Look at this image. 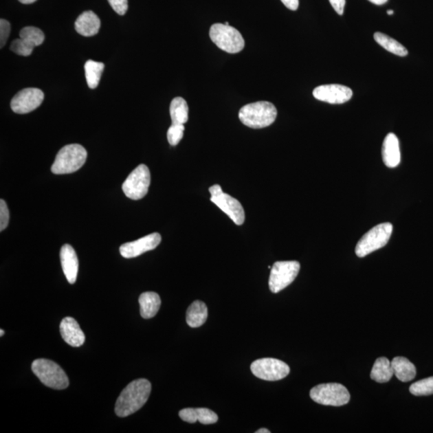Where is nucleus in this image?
Listing matches in <instances>:
<instances>
[{
	"instance_id": "nucleus-1",
	"label": "nucleus",
	"mask_w": 433,
	"mask_h": 433,
	"mask_svg": "<svg viewBox=\"0 0 433 433\" xmlns=\"http://www.w3.org/2000/svg\"><path fill=\"white\" fill-rule=\"evenodd\" d=\"M151 389V382L146 379H138L130 383L115 403V414L119 417H126L137 412L147 402Z\"/></svg>"
},
{
	"instance_id": "nucleus-2",
	"label": "nucleus",
	"mask_w": 433,
	"mask_h": 433,
	"mask_svg": "<svg viewBox=\"0 0 433 433\" xmlns=\"http://www.w3.org/2000/svg\"><path fill=\"white\" fill-rule=\"evenodd\" d=\"M238 118L245 126L263 129L276 122L277 109L276 106L268 101H258L243 106L239 111Z\"/></svg>"
},
{
	"instance_id": "nucleus-3",
	"label": "nucleus",
	"mask_w": 433,
	"mask_h": 433,
	"mask_svg": "<svg viewBox=\"0 0 433 433\" xmlns=\"http://www.w3.org/2000/svg\"><path fill=\"white\" fill-rule=\"evenodd\" d=\"M88 153L80 144H67L57 153L51 170L54 175H58L76 172L85 165Z\"/></svg>"
},
{
	"instance_id": "nucleus-4",
	"label": "nucleus",
	"mask_w": 433,
	"mask_h": 433,
	"mask_svg": "<svg viewBox=\"0 0 433 433\" xmlns=\"http://www.w3.org/2000/svg\"><path fill=\"white\" fill-rule=\"evenodd\" d=\"M32 370L41 381L48 388L62 390L69 387V380L65 370L52 360L36 359L33 361Z\"/></svg>"
},
{
	"instance_id": "nucleus-5",
	"label": "nucleus",
	"mask_w": 433,
	"mask_h": 433,
	"mask_svg": "<svg viewBox=\"0 0 433 433\" xmlns=\"http://www.w3.org/2000/svg\"><path fill=\"white\" fill-rule=\"evenodd\" d=\"M210 37L220 49L230 54L243 50L245 41L237 29L223 23H214L211 26Z\"/></svg>"
},
{
	"instance_id": "nucleus-6",
	"label": "nucleus",
	"mask_w": 433,
	"mask_h": 433,
	"mask_svg": "<svg viewBox=\"0 0 433 433\" xmlns=\"http://www.w3.org/2000/svg\"><path fill=\"white\" fill-rule=\"evenodd\" d=\"M393 226L385 223L375 226L366 233L355 247V254L359 258L367 256L386 245L392 233Z\"/></svg>"
},
{
	"instance_id": "nucleus-7",
	"label": "nucleus",
	"mask_w": 433,
	"mask_h": 433,
	"mask_svg": "<svg viewBox=\"0 0 433 433\" xmlns=\"http://www.w3.org/2000/svg\"><path fill=\"white\" fill-rule=\"evenodd\" d=\"M310 397L322 406L340 407L350 401V393L344 385L337 383L322 384L313 388Z\"/></svg>"
},
{
	"instance_id": "nucleus-8",
	"label": "nucleus",
	"mask_w": 433,
	"mask_h": 433,
	"mask_svg": "<svg viewBox=\"0 0 433 433\" xmlns=\"http://www.w3.org/2000/svg\"><path fill=\"white\" fill-rule=\"evenodd\" d=\"M300 271L297 261H279L273 265L269 278V290L278 293L290 285Z\"/></svg>"
},
{
	"instance_id": "nucleus-9",
	"label": "nucleus",
	"mask_w": 433,
	"mask_h": 433,
	"mask_svg": "<svg viewBox=\"0 0 433 433\" xmlns=\"http://www.w3.org/2000/svg\"><path fill=\"white\" fill-rule=\"evenodd\" d=\"M151 176L146 165L138 166L123 183L122 190L129 199L139 200L147 195Z\"/></svg>"
},
{
	"instance_id": "nucleus-10",
	"label": "nucleus",
	"mask_w": 433,
	"mask_h": 433,
	"mask_svg": "<svg viewBox=\"0 0 433 433\" xmlns=\"http://www.w3.org/2000/svg\"><path fill=\"white\" fill-rule=\"evenodd\" d=\"M250 370L255 377L267 381H277L290 373V368L285 362L273 358L255 360L250 366Z\"/></svg>"
},
{
	"instance_id": "nucleus-11",
	"label": "nucleus",
	"mask_w": 433,
	"mask_h": 433,
	"mask_svg": "<svg viewBox=\"0 0 433 433\" xmlns=\"http://www.w3.org/2000/svg\"><path fill=\"white\" fill-rule=\"evenodd\" d=\"M45 99L42 90L36 88H28L19 91L14 96L11 102V108L14 113L26 114L38 108Z\"/></svg>"
},
{
	"instance_id": "nucleus-12",
	"label": "nucleus",
	"mask_w": 433,
	"mask_h": 433,
	"mask_svg": "<svg viewBox=\"0 0 433 433\" xmlns=\"http://www.w3.org/2000/svg\"><path fill=\"white\" fill-rule=\"evenodd\" d=\"M317 100L332 104L348 102L353 98V91L348 87L340 85H325L318 86L313 91Z\"/></svg>"
},
{
	"instance_id": "nucleus-13",
	"label": "nucleus",
	"mask_w": 433,
	"mask_h": 433,
	"mask_svg": "<svg viewBox=\"0 0 433 433\" xmlns=\"http://www.w3.org/2000/svg\"><path fill=\"white\" fill-rule=\"evenodd\" d=\"M162 242V236L158 233H153L133 242L120 245V253L125 258H133L153 250Z\"/></svg>"
},
{
	"instance_id": "nucleus-14",
	"label": "nucleus",
	"mask_w": 433,
	"mask_h": 433,
	"mask_svg": "<svg viewBox=\"0 0 433 433\" xmlns=\"http://www.w3.org/2000/svg\"><path fill=\"white\" fill-rule=\"evenodd\" d=\"M210 200L219 207L225 214H227L236 225H241L244 223L245 211L243 207L234 197L223 192L219 196L211 197Z\"/></svg>"
},
{
	"instance_id": "nucleus-15",
	"label": "nucleus",
	"mask_w": 433,
	"mask_h": 433,
	"mask_svg": "<svg viewBox=\"0 0 433 433\" xmlns=\"http://www.w3.org/2000/svg\"><path fill=\"white\" fill-rule=\"evenodd\" d=\"M62 338L67 344L78 348L84 344L85 335L78 322L71 317H66L61 321L60 326Z\"/></svg>"
},
{
	"instance_id": "nucleus-16",
	"label": "nucleus",
	"mask_w": 433,
	"mask_h": 433,
	"mask_svg": "<svg viewBox=\"0 0 433 433\" xmlns=\"http://www.w3.org/2000/svg\"><path fill=\"white\" fill-rule=\"evenodd\" d=\"M60 261L67 280L70 284H74L78 274L79 261L71 245L69 244L63 245L60 249Z\"/></svg>"
},
{
	"instance_id": "nucleus-17",
	"label": "nucleus",
	"mask_w": 433,
	"mask_h": 433,
	"mask_svg": "<svg viewBox=\"0 0 433 433\" xmlns=\"http://www.w3.org/2000/svg\"><path fill=\"white\" fill-rule=\"evenodd\" d=\"M179 417L182 421L194 423L199 421L203 425H212L219 421L216 414L206 408H184L179 412Z\"/></svg>"
},
{
	"instance_id": "nucleus-18",
	"label": "nucleus",
	"mask_w": 433,
	"mask_h": 433,
	"mask_svg": "<svg viewBox=\"0 0 433 433\" xmlns=\"http://www.w3.org/2000/svg\"><path fill=\"white\" fill-rule=\"evenodd\" d=\"M383 161L388 168H395L401 163L399 140L394 133H388L384 138L382 148Z\"/></svg>"
},
{
	"instance_id": "nucleus-19",
	"label": "nucleus",
	"mask_w": 433,
	"mask_h": 433,
	"mask_svg": "<svg viewBox=\"0 0 433 433\" xmlns=\"http://www.w3.org/2000/svg\"><path fill=\"white\" fill-rule=\"evenodd\" d=\"M75 28L76 31L81 36H93L100 31V19L93 12H85L77 18Z\"/></svg>"
},
{
	"instance_id": "nucleus-20",
	"label": "nucleus",
	"mask_w": 433,
	"mask_h": 433,
	"mask_svg": "<svg viewBox=\"0 0 433 433\" xmlns=\"http://www.w3.org/2000/svg\"><path fill=\"white\" fill-rule=\"evenodd\" d=\"M140 312L144 319L155 316L161 307V298L155 292H144L139 298Z\"/></svg>"
},
{
	"instance_id": "nucleus-21",
	"label": "nucleus",
	"mask_w": 433,
	"mask_h": 433,
	"mask_svg": "<svg viewBox=\"0 0 433 433\" xmlns=\"http://www.w3.org/2000/svg\"><path fill=\"white\" fill-rule=\"evenodd\" d=\"M391 364L394 375H396L397 379L401 380V381H411V380L416 377L417 369L415 365L407 358L398 356V357H395L392 359Z\"/></svg>"
},
{
	"instance_id": "nucleus-22",
	"label": "nucleus",
	"mask_w": 433,
	"mask_h": 433,
	"mask_svg": "<svg viewBox=\"0 0 433 433\" xmlns=\"http://www.w3.org/2000/svg\"><path fill=\"white\" fill-rule=\"evenodd\" d=\"M208 317V308L206 303L199 300L195 301L188 308L186 322L192 329L203 325Z\"/></svg>"
},
{
	"instance_id": "nucleus-23",
	"label": "nucleus",
	"mask_w": 433,
	"mask_h": 433,
	"mask_svg": "<svg viewBox=\"0 0 433 433\" xmlns=\"http://www.w3.org/2000/svg\"><path fill=\"white\" fill-rule=\"evenodd\" d=\"M393 375L392 364L389 359L380 357L375 360L372 372H370L372 379L380 384L387 383L392 379Z\"/></svg>"
},
{
	"instance_id": "nucleus-24",
	"label": "nucleus",
	"mask_w": 433,
	"mask_h": 433,
	"mask_svg": "<svg viewBox=\"0 0 433 433\" xmlns=\"http://www.w3.org/2000/svg\"><path fill=\"white\" fill-rule=\"evenodd\" d=\"M172 124H184L189 119V107L185 99L176 98L172 100L170 108Z\"/></svg>"
},
{
	"instance_id": "nucleus-25",
	"label": "nucleus",
	"mask_w": 433,
	"mask_h": 433,
	"mask_svg": "<svg viewBox=\"0 0 433 433\" xmlns=\"http://www.w3.org/2000/svg\"><path fill=\"white\" fill-rule=\"evenodd\" d=\"M374 40L377 41L378 45L383 47L384 49L393 53L399 56H406L408 50L401 43H399L392 37H390L381 32H375L374 34Z\"/></svg>"
},
{
	"instance_id": "nucleus-26",
	"label": "nucleus",
	"mask_w": 433,
	"mask_h": 433,
	"mask_svg": "<svg viewBox=\"0 0 433 433\" xmlns=\"http://www.w3.org/2000/svg\"><path fill=\"white\" fill-rule=\"evenodd\" d=\"M104 65L101 62L89 60L85 63V70L87 83L90 89H95L98 86Z\"/></svg>"
},
{
	"instance_id": "nucleus-27",
	"label": "nucleus",
	"mask_w": 433,
	"mask_h": 433,
	"mask_svg": "<svg viewBox=\"0 0 433 433\" xmlns=\"http://www.w3.org/2000/svg\"><path fill=\"white\" fill-rule=\"evenodd\" d=\"M19 37L30 43L33 47L42 45L45 41V34L36 27H26L22 29L19 33Z\"/></svg>"
},
{
	"instance_id": "nucleus-28",
	"label": "nucleus",
	"mask_w": 433,
	"mask_h": 433,
	"mask_svg": "<svg viewBox=\"0 0 433 433\" xmlns=\"http://www.w3.org/2000/svg\"><path fill=\"white\" fill-rule=\"evenodd\" d=\"M409 391L414 396H430L433 394V377L419 380L411 385Z\"/></svg>"
},
{
	"instance_id": "nucleus-29",
	"label": "nucleus",
	"mask_w": 433,
	"mask_h": 433,
	"mask_svg": "<svg viewBox=\"0 0 433 433\" xmlns=\"http://www.w3.org/2000/svg\"><path fill=\"white\" fill-rule=\"evenodd\" d=\"M185 126L184 124H172L170 129H168L167 139L168 143L173 146L179 144L183 136H184Z\"/></svg>"
},
{
	"instance_id": "nucleus-30",
	"label": "nucleus",
	"mask_w": 433,
	"mask_h": 433,
	"mask_svg": "<svg viewBox=\"0 0 433 433\" xmlns=\"http://www.w3.org/2000/svg\"><path fill=\"white\" fill-rule=\"evenodd\" d=\"M34 47L30 43L23 38H19L13 41L11 45V50L16 54L23 56H30L33 52Z\"/></svg>"
},
{
	"instance_id": "nucleus-31",
	"label": "nucleus",
	"mask_w": 433,
	"mask_h": 433,
	"mask_svg": "<svg viewBox=\"0 0 433 433\" xmlns=\"http://www.w3.org/2000/svg\"><path fill=\"white\" fill-rule=\"evenodd\" d=\"M9 210L6 201L0 200V231L7 228L9 223Z\"/></svg>"
},
{
	"instance_id": "nucleus-32",
	"label": "nucleus",
	"mask_w": 433,
	"mask_h": 433,
	"mask_svg": "<svg viewBox=\"0 0 433 433\" xmlns=\"http://www.w3.org/2000/svg\"><path fill=\"white\" fill-rule=\"evenodd\" d=\"M11 32V25L6 19H1L0 21V47H3L6 45L9 34Z\"/></svg>"
},
{
	"instance_id": "nucleus-33",
	"label": "nucleus",
	"mask_w": 433,
	"mask_h": 433,
	"mask_svg": "<svg viewBox=\"0 0 433 433\" xmlns=\"http://www.w3.org/2000/svg\"><path fill=\"white\" fill-rule=\"evenodd\" d=\"M110 6L120 16H124L128 11V0H108Z\"/></svg>"
},
{
	"instance_id": "nucleus-34",
	"label": "nucleus",
	"mask_w": 433,
	"mask_h": 433,
	"mask_svg": "<svg viewBox=\"0 0 433 433\" xmlns=\"http://www.w3.org/2000/svg\"><path fill=\"white\" fill-rule=\"evenodd\" d=\"M330 3L335 9V11L342 16L344 12V8L346 5V0H329Z\"/></svg>"
},
{
	"instance_id": "nucleus-35",
	"label": "nucleus",
	"mask_w": 433,
	"mask_h": 433,
	"mask_svg": "<svg viewBox=\"0 0 433 433\" xmlns=\"http://www.w3.org/2000/svg\"><path fill=\"white\" fill-rule=\"evenodd\" d=\"M281 1L288 9L291 10V11H296L298 5H300L298 0H281Z\"/></svg>"
},
{
	"instance_id": "nucleus-36",
	"label": "nucleus",
	"mask_w": 433,
	"mask_h": 433,
	"mask_svg": "<svg viewBox=\"0 0 433 433\" xmlns=\"http://www.w3.org/2000/svg\"><path fill=\"white\" fill-rule=\"evenodd\" d=\"M211 197H216L223 194V191L219 185H214L209 189Z\"/></svg>"
},
{
	"instance_id": "nucleus-37",
	"label": "nucleus",
	"mask_w": 433,
	"mask_h": 433,
	"mask_svg": "<svg viewBox=\"0 0 433 433\" xmlns=\"http://www.w3.org/2000/svg\"><path fill=\"white\" fill-rule=\"evenodd\" d=\"M370 3H373L375 5H383L388 2V0H368Z\"/></svg>"
},
{
	"instance_id": "nucleus-38",
	"label": "nucleus",
	"mask_w": 433,
	"mask_h": 433,
	"mask_svg": "<svg viewBox=\"0 0 433 433\" xmlns=\"http://www.w3.org/2000/svg\"><path fill=\"white\" fill-rule=\"evenodd\" d=\"M19 1L23 4H31L35 3L36 0H19Z\"/></svg>"
},
{
	"instance_id": "nucleus-39",
	"label": "nucleus",
	"mask_w": 433,
	"mask_h": 433,
	"mask_svg": "<svg viewBox=\"0 0 433 433\" xmlns=\"http://www.w3.org/2000/svg\"><path fill=\"white\" fill-rule=\"evenodd\" d=\"M269 432H271L267 430V428H261V430L256 431V433H269Z\"/></svg>"
},
{
	"instance_id": "nucleus-40",
	"label": "nucleus",
	"mask_w": 433,
	"mask_h": 433,
	"mask_svg": "<svg viewBox=\"0 0 433 433\" xmlns=\"http://www.w3.org/2000/svg\"><path fill=\"white\" fill-rule=\"evenodd\" d=\"M387 13L388 14H393L394 12L392 11V10H388V11L387 12Z\"/></svg>"
},
{
	"instance_id": "nucleus-41",
	"label": "nucleus",
	"mask_w": 433,
	"mask_h": 433,
	"mask_svg": "<svg viewBox=\"0 0 433 433\" xmlns=\"http://www.w3.org/2000/svg\"><path fill=\"white\" fill-rule=\"evenodd\" d=\"M0 335L3 336L4 335V331L3 329H1V331H0Z\"/></svg>"
}]
</instances>
